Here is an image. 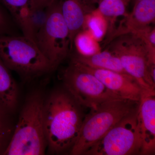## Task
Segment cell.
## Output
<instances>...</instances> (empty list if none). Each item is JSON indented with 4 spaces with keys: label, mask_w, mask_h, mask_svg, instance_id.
Instances as JSON below:
<instances>
[{
    "label": "cell",
    "mask_w": 155,
    "mask_h": 155,
    "mask_svg": "<svg viewBox=\"0 0 155 155\" xmlns=\"http://www.w3.org/2000/svg\"><path fill=\"white\" fill-rule=\"evenodd\" d=\"M81 107L65 89L56 90L45 101L44 127L50 153L70 152L84 118Z\"/></svg>",
    "instance_id": "1"
},
{
    "label": "cell",
    "mask_w": 155,
    "mask_h": 155,
    "mask_svg": "<svg viewBox=\"0 0 155 155\" xmlns=\"http://www.w3.org/2000/svg\"><path fill=\"white\" fill-rule=\"evenodd\" d=\"M45 101L39 91L28 96L3 155L45 154L47 147L44 127Z\"/></svg>",
    "instance_id": "2"
},
{
    "label": "cell",
    "mask_w": 155,
    "mask_h": 155,
    "mask_svg": "<svg viewBox=\"0 0 155 155\" xmlns=\"http://www.w3.org/2000/svg\"><path fill=\"white\" fill-rule=\"evenodd\" d=\"M139 102L119 99L103 103L84 117L78 137L69 153H86L114 125L137 110Z\"/></svg>",
    "instance_id": "3"
},
{
    "label": "cell",
    "mask_w": 155,
    "mask_h": 155,
    "mask_svg": "<svg viewBox=\"0 0 155 155\" xmlns=\"http://www.w3.org/2000/svg\"><path fill=\"white\" fill-rule=\"evenodd\" d=\"M111 42L110 51L119 58L125 72L143 90L155 91V82L150 70L151 66L155 65V53L143 40L134 34L127 33Z\"/></svg>",
    "instance_id": "4"
},
{
    "label": "cell",
    "mask_w": 155,
    "mask_h": 155,
    "mask_svg": "<svg viewBox=\"0 0 155 155\" xmlns=\"http://www.w3.org/2000/svg\"><path fill=\"white\" fill-rule=\"evenodd\" d=\"M0 59L10 70L25 79L52 70L35 43L23 35H0Z\"/></svg>",
    "instance_id": "5"
},
{
    "label": "cell",
    "mask_w": 155,
    "mask_h": 155,
    "mask_svg": "<svg viewBox=\"0 0 155 155\" xmlns=\"http://www.w3.org/2000/svg\"><path fill=\"white\" fill-rule=\"evenodd\" d=\"M35 42L52 70L57 69L71 53L69 30L58 0L48 7L46 19L35 34Z\"/></svg>",
    "instance_id": "6"
},
{
    "label": "cell",
    "mask_w": 155,
    "mask_h": 155,
    "mask_svg": "<svg viewBox=\"0 0 155 155\" xmlns=\"http://www.w3.org/2000/svg\"><path fill=\"white\" fill-rule=\"evenodd\" d=\"M65 89L81 107L95 109L103 103L122 99L92 74L70 62L62 75Z\"/></svg>",
    "instance_id": "7"
},
{
    "label": "cell",
    "mask_w": 155,
    "mask_h": 155,
    "mask_svg": "<svg viewBox=\"0 0 155 155\" xmlns=\"http://www.w3.org/2000/svg\"><path fill=\"white\" fill-rule=\"evenodd\" d=\"M137 110L114 125L85 155L141 154L142 141L137 126Z\"/></svg>",
    "instance_id": "8"
},
{
    "label": "cell",
    "mask_w": 155,
    "mask_h": 155,
    "mask_svg": "<svg viewBox=\"0 0 155 155\" xmlns=\"http://www.w3.org/2000/svg\"><path fill=\"white\" fill-rule=\"evenodd\" d=\"M71 62L79 69L94 75L107 88L122 98L139 101L143 90L130 75L107 69L87 67L72 60Z\"/></svg>",
    "instance_id": "9"
},
{
    "label": "cell",
    "mask_w": 155,
    "mask_h": 155,
    "mask_svg": "<svg viewBox=\"0 0 155 155\" xmlns=\"http://www.w3.org/2000/svg\"><path fill=\"white\" fill-rule=\"evenodd\" d=\"M155 92L142 90L137 116L142 141L141 154L154 153L155 149Z\"/></svg>",
    "instance_id": "10"
},
{
    "label": "cell",
    "mask_w": 155,
    "mask_h": 155,
    "mask_svg": "<svg viewBox=\"0 0 155 155\" xmlns=\"http://www.w3.org/2000/svg\"><path fill=\"white\" fill-rule=\"evenodd\" d=\"M61 13L68 26L70 52L76 35L87 27L88 17L96 10L97 0H58Z\"/></svg>",
    "instance_id": "11"
},
{
    "label": "cell",
    "mask_w": 155,
    "mask_h": 155,
    "mask_svg": "<svg viewBox=\"0 0 155 155\" xmlns=\"http://www.w3.org/2000/svg\"><path fill=\"white\" fill-rule=\"evenodd\" d=\"M155 20V0H141L134 3L132 12L122 19L118 28L107 39V43L122 35L138 34L150 26Z\"/></svg>",
    "instance_id": "12"
},
{
    "label": "cell",
    "mask_w": 155,
    "mask_h": 155,
    "mask_svg": "<svg viewBox=\"0 0 155 155\" xmlns=\"http://www.w3.org/2000/svg\"><path fill=\"white\" fill-rule=\"evenodd\" d=\"M0 2L8 10L22 30L23 35L35 42L31 24L34 11L32 0H0Z\"/></svg>",
    "instance_id": "13"
},
{
    "label": "cell",
    "mask_w": 155,
    "mask_h": 155,
    "mask_svg": "<svg viewBox=\"0 0 155 155\" xmlns=\"http://www.w3.org/2000/svg\"><path fill=\"white\" fill-rule=\"evenodd\" d=\"M18 86L11 70L0 59V108L11 114L17 107Z\"/></svg>",
    "instance_id": "14"
},
{
    "label": "cell",
    "mask_w": 155,
    "mask_h": 155,
    "mask_svg": "<svg viewBox=\"0 0 155 155\" xmlns=\"http://www.w3.org/2000/svg\"><path fill=\"white\" fill-rule=\"evenodd\" d=\"M71 60L91 68L107 69L127 74L119 58L110 51H99L89 55L76 53L72 55Z\"/></svg>",
    "instance_id": "15"
},
{
    "label": "cell",
    "mask_w": 155,
    "mask_h": 155,
    "mask_svg": "<svg viewBox=\"0 0 155 155\" xmlns=\"http://www.w3.org/2000/svg\"><path fill=\"white\" fill-rule=\"evenodd\" d=\"M97 2L98 5L96 11L105 18L107 23L108 39L115 30L117 18L127 15L126 8L128 3L125 0H97Z\"/></svg>",
    "instance_id": "16"
},
{
    "label": "cell",
    "mask_w": 155,
    "mask_h": 155,
    "mask_svg": "<svg viewBox=\"0 0 155 155\" xmlns=\"http://www.w3.org/2000/svg\"><path fill=\"white\" fill-rule=\"evenodd\" d=\"M10 114L0 108V155L4 154L14 132Z\"/></svg>",
    "instance_id": "17"
},
{
    "label": "cell",
    "mask_w": 155,
    "mask_h": 155,
    "mask_svg": "<svg viewBox=\"0 0 155 155\" xmlns=\"http://www.w3.org/2000/svg\"><path fill=\"white\" fill-rule=\"evenodd\" d=\"M77 49L76 53L89 55L99 52L98 46H96L94 41L87 34L81 31L76 35L74 40V48Z\"/></svg>",
    "instance_id": "18"
},
{
    "label": "cell",
    "mask_w": 155,
    "mask_h": 155,
    "mask_svg": "<svg viewBox=\"0 0 155 155\" xmlns=\"http://www.w3.org/2000/svg\"><path fill=\"white\" fill-rule=\"evenodd\" d=\"M92 15V14H91ZM90 15L88 17L87 26H88L91 30L92 31L94 36L97 38H99L102 36L104 33V27L101 19H99L97 16Z\"/></svg>",
    "instance_id": "19"
},
{
    "label": "cell",
    "mask_w": 155,
    "mask_h": 155,
    "mask_svg": "<svg viewBox=\"0 0 155 155\" xmlns=\"http://www.w3.org/2000/svg\"><path fill=\"white\" fill-rule=\"evenodd\" d=\"M11 24L7 15L0 7V35H11Z\"/></svg>",
    "instance_id": "20"
},
{
    "label": "cell",
    "mask_w": 155,
    "mask_h": 155,
    "mask_svg": "<svg viewBox=\"0 0 155 155\" xmlns=\"http://www.w3.org/2000/svg\"><path fill=\"white\" fill-rule=\"evenodd\" d=\"M55 0H32L34 11L45 9L51 5Z\"/></svg>",
    "instance_id": "21"
},
{
    "label": "cell",
    "mask_w": 155,
    "mask_h": 155,
    "mask_svg": "<svg viewBox=\"0 0 155 155\" xmlns=\"http://www.w3.org/2000/svg\"><path fill=\"white\" fill-rule=\"evenodd\" d=\"M140 1H141V0H134V3L137 2H139Z\"/></svg>",
    "instance_id": "22"
},
{
    "label": "cell",
    "mask_w": 155,
    "mask_h": 155,
    "mask_svg": "<svg viewBox=\"0 0 155 155\" xmlns=\"http://www.w3.org/2000/svg\"><path fill=\"white\" fill-rule=\"evenodd\" d=\"M125 1L127 3H128V2H130V0H125Z\"/></svg>",
    "instance_id": "23"
}]
</instances>
